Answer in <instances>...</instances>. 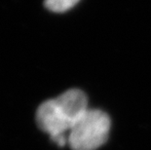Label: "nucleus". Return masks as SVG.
Segmentation results:
<instances>
[{
    "label": "nucleus",
    "mask_w": 151,
    "mask_h": 150,
    "mask_svg": "<svg viewBox=\"0 0 151 150\" xmlns=\"http://www.w3.org/2000/svg\"><path fill=\"white\" fill-rule=\"evenodd\" d=\"M88 100L81 90L71 89L53 100H46L38 107L36 121L43 132L60 147L67 143L69 133L78 119L88 110Z\"/></svg>",
    "instance_id": "1"
},
{
    "label": "nucleus",
    "mask_w": 151,
    "mask_h": 150,
    "mask_svg": "<svg viewBox=\"0 0 151 150\" xmlns=\"http://www.w3.org/2000/svg\"><path fill=\"white\" fill-rule=\"evenodd\" d=\"M110 119L106 113L88 109L69 131L67 143L72 150H96L106 142Z\"/></svg>",
    "instance_id": "2"
},
{
    "label": "nucleus",
    "mask_w": 151,
    "mask_h": 150,
    "mask_svg": "<svg viewBox=\"0 0 151 150\" xmlns=\"http://www.w3.org/2000/svg\"><path fill=\"white\" fill-rule=\"evenodd\" d=\"M79 0H45L48 10L55 13H63L75 6Z\"/></svg>",
    "instance_id": "3"
}]
</instances>
